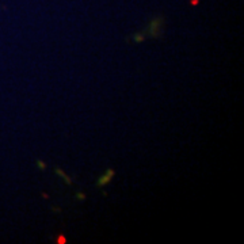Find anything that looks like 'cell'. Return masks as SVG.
<instances>
[{"mask_svg":"<svg viewBox=\"0 0 244 244\" xmlns=\"http://www.w3.org/2000/svg\"><path fill=\"white\" fill-rule=\"evenodd\" d=\"M191 4H198V0H191Z\"/></svg>","mask_w":244,"mask_h":244,"instance_id":"cell-8","label":"cell"},{"mask_svg":"<svg viewBox=\"0 0 244 244\" xmlns=\"http://www.w3.org/2000/svg\"><path fill=\"white\" fill-rule=\"evenodd\" d=\"M37 165H38V168H39V169H45V168H46V164H45L43 161H41V160L37 161Z\"/></svg>","mask_w":244,"mask_h":244,"instance_id":"cell-5","label":"cell"},{"mask_svg":"<svg viewBox=\"0 0 244 244\" xmlns=\"http://www.w3.org/2000/svg\"><path fill=\"white\" fill-rule=\"evenodd\" d=\"M56 172H57V175H59V176H61V178L64 179V182H65L68 186H71V185H72V181H71V178H69V176H68V175L65 174V172L63 171V169H60V168H56Z\"/></svg>","mask_w":244,"mask_h":244,"instance_id":"cell-3","label":"cell"},{"mask_svg":"<svg viewBox=\"0 0 244 244\" xmlns=\"http://www.w3.org/2000/svg\"><path fill=\"white\" fill-rule=\"evenodd\" d=\"M114 175H115V171H114L113 168L106 169V172H104V174H102L99 178L96 179V186H99V187H103V186L108 185V183L113 181Z\"/></svg>","mask_w":244,"mask_h":244,"instance_id":"cell-2","label":"cell"},{"mask_svg":"<svg viewBox=\"0 0 244 244\" xmlns=\"http://www.w3.org/2000/svg\"><path fill=\"white\" fill-rule=\"evenodd\" d=\"M76 198L79 199V201H83V199H86V197H84V194H81V193H79V194L76 195Z\"/></svg>","mask_w":244,"mask_h":244,"instance_id":"cell-7","label":"cell"},{"mask_svg":"<svg viewBox=\"0 0 244 244\" xmlns=\"http://www.w3.org/2000/svg\"><path fill=\"white\" fill-rule=\"evenodd\" d=\"M163 26H164V16H156V18L151 19V22L148 23V26L144 30L145 37H149V38H159V37H161Z\"/></svg>","mask_w":244,"mask_h":244,"instance_id":"cell-1","label":"cell"},{"mask_svg":"<svg viewBox=\"0 0 244 244\" xmlns=\"http://www.w3.org/2000/svg\"><path fill=\"white\" fill-rule=\"evenodd\" d=\"M57 243L59 244H64V243H67V239L64 236H59V240H57Z\"/></svg>","mask_w":244,"mask_h":244,"instance_id":"cell-6","label":"cell"},{"mask_svg":"<svg viewBox=\"0 0 244 244\" xmlns=\"http://www.w3.org/2000/svg\"><path fill=\"white\" fill-rule=\"evenodd\" d=\"M132 39L136 43H141L142 41L145 39V34H144V31H138V33H134L133 35H132Z\"/></svg>","mask_w":244,"mask_h":244,"instance_id":"cell-4","label":"cell"}]
</instances>
